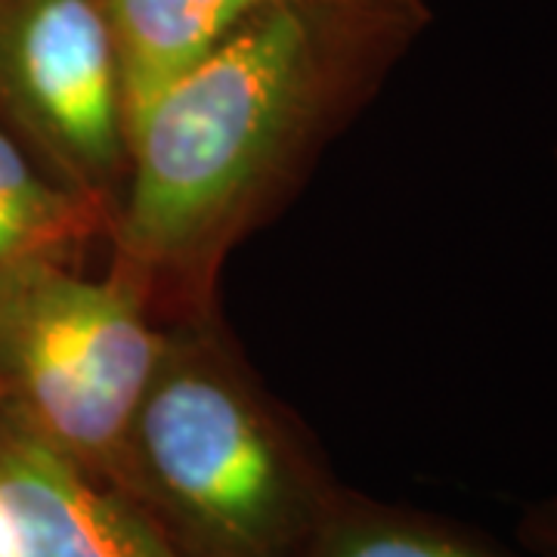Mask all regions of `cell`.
<instances>
[{"instance_id":"6da1fadb","label":"cell","mask_w":557,"mask_h":557,"mask_svg":"<svg viewBox=\"0 0 557 557\" xmlns=\"http://www.w3.org/2000/svg\"><path fill=\"white\" fill-rule=\"evenodd\" d=\"M406 44L332 10L260 0L127 134L112 276L164 325L214 313L223 258L341 109Z\"/></svg>"},{"instance_id":"7a4b0ae2","label":"cell","mask_w":557,"mask_h":557,"mask_svg":"<svg viewBox=\"0 0 557 557\" xmlns=\"http://www.w3.org/2000/svg\"><path fill=\"white\" fill-rule=\"evenodd\" d=\"M341 493L245 369L218 313L164 325L127 440L124 496L177 557H307Z\"/></svg>"},{"instance_id":"3957f363","label":"cell","mask_w":557,"mask_h":557,"mask_svg":"<svg viewBox=\"0 0 557 557\" xmlns=\"http://www.w3.org/2000/svg\"><path fill=\"white\" fill-rule=\"evenodd\" d=\"M164 325L112 273L35 260L0 273V406L106 486L127 490V440Z\"/></svg>"},{"instance_id":"277c9868","label":"cell","mask_w":557,"mask_h":557,"mask_svg":"<svg viewBox=\"0 0 557 557\" xmlns=\"http://www.w3.org/2000/svg\"><path fill=\"white\" fill-rule=\"evenodd\" d=\"M0 124L115 223L127 124L100 0H0Z\"/></svg>"},{"instance_id":"5b68a950","label":"cell","mask_w":557,"mask_h":557,"mask_svg":"<svg viewBox=\"0 0 557 557\" xmlns=\"http://www.w3.org/2000/svg\"><path fill=\"white\" fill-rule=\"evenodd\" d=\"M0 490L20 557H177L161 530L0 406Z\"/></svg>"},{"instance_id":"8992f818","label":"cell","mask_w":557,"mask_h":557,"mask_svg":"<svg viewBox=\"0 0 557 557\" xmlns=\"http://www.w3.org/2000/svg\"><path fill=\"white\" fill-rule=\"evenodd\" d=\"M260 0H100L127 134L168 87L239 28Z\"/></svg>"},{"instance_id":"52a82bcc","label":"cell","mask_w":557,"mask_h":557,"mask_svg":"<svg viewBox=\"0 0 557 557\" xmlns=\"http://www.w3.org/2000/svg\"><path fill=\"white\" fill-rule=\"evenodd\" d=\"M109 230L106 208L47 177L0 124V273L35 260L75 263Z\"/></svg>"},{"instance_id":"ba28073f","label":"cell","mask_w":557,"mask_h":557,"mask_svg":"<svg viewBox=\"0 0 557 557\" xmlns=\"http://www.w3.org/2000/svg\"><path fill=\"white\" fill-rule=\"evenodd\" d=\"M307 557H530L458 520L344 490Z\"/></svg>"},{"instance_id":"9c48e42d","label":"cell","mask_w":557,"mask_h":557,"mask_svg":"<svg viewBox=\"0 0 557 557\" xmlns=\"http://www.w3.org/2000/svg\"><path fill=\"white\" fill-rule=\"evenodd\" d=\"M319 10H332L347 20H357L375 32H384L399 44H412L418 32L431 20L428 0H298Z\"/></svg>"},{"instance_id":"30bf717a","label":"cell","mask_w":557,"mask_h":557,"mask_svg":"<svg viewBox=\"0 0 557 557\" xmlns=\"http://www.w3.org/2000/svg\"><path fill=\"white\" fill-rule=\"evenodd\" d=\"M518 542L530 557H557V496L542 498L523 511Z\"/></svg>"},{"instance_id":"8fae6325","label":"cell","mask_w":557,"mask_h":557,"mask_svg":"<svg viewBox=\"0 0 557 557\" xmlns=\"http://www.w3.org/2000/svg\"><path fill=\"white\" fill-rule=\"evenodd\" d=\"M0 557H20V533L3 490H0Z\"/></svg>"}]
</instances>
